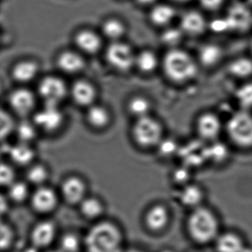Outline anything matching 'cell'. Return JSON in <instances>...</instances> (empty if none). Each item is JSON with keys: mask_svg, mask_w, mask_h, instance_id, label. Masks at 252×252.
Instances as JSON below:
<instances>
[{"mask_svg": "<svg viewBox=\"0 0 252 252\" xmlns=\"http://www.w3.org/2000/svg\"><path fill=\"white\" fill-rule=\"evenodd\" d=\"M184 229L191 243L203 247L213 245L223 227L218 211L205 203L188 211Z\"/></svg>", "mask_w": 252, "mask_h": 252, "instance_id": "obj_1", "label": "cell"}, {"mask_svg": "<svg viewBox=\"0 0 252 252\" xmlns=\"http://www.w3.org/2000/svg\"><path fill=\"white\" fill-rule=\"evenodd\" d=\"M83 239L86 252H124L127 247L125 228L107 217L91 223Z\"/></svg>", "mask_w": 252, "mask_h": 252, "instance_id": "obj_2", "label": "cell"}, {"mask_svg": "<svg viewBox=\"0 0 252 252\" xmlns=\"http://www.w3.org/2000/svg\"><path fill=\"white\" fill-rule=\"evenodd\" d=\"M70 83L60 73L42 74L34 88L41 104L61 106L69 100Z\"/></svg>", "mask_w": 252, "mask_h": 252, "instance_id": "obj_3", "label": "cell"}, {"mask_svg": "<svg viewBox=\"0 0 252 252\" xmlns=\"http://www.w3.org/2000/svg\"><path fill=\"white\" fill-rule=\"evenodd\" d=\"M163 70L168 79L176 83H183L195 77L197 65L188 53L173 48L163 57Z\"/></svg>", "mask_w": 252, "mask_h": 252, "instance_id": "obj_4", "label": "cell"}, {"mask_svg": "<svg viewBox=\"0 0 252 252\" xmlns=\"http://www.w3.org/2000/svg\"><path fill=\"white\" fill-rule=\"evenodd\" d=\"M6 101L7 108L17 119L32 118L40 103L34 89L21 85L8 92Z\"/></svg>", "mask_w": 252, "mask_h": 252, "instance_id": "obj_5", "label": "cell"}, {"mask_svg": "<svg viewBox=\"0 0 252 252\" xmlns=\"http://www.w3.org/2000/svg\"><path fill=\"white\" fill-rule=\"evenodd\" d=\"M41 135H58L67 122V116L61 106L40 104L31 118Z\"/></svg>", "mask_w": 252, "mask_h": 252, "instance_id": "obj_6", "label": "cell"}, {"mask_svg": "<svg viewBox=\"0 0 252 252\" xmlns=\"http://www.w3.org/2000/svg\"><path fill=\"white\" fill-rule=\"evenodd\" d=\"M226 130L236 147L252 150V113L249 110H241L233 114L227 123Z\"/></svg>", "mask_w": 252, "mask_h": 252, "instance_id": "obj_7", "label": "cell"}, {"mask_svg": "<svg viewBox=\"0 0 252 252\" xmlns=\"http://www.w3.org/2000/svg\"><path fill=\"white\" fill-rule=\"evenodd\" d=\"M163 134L160 122L150 116L137 119L132 129L134 143L142 150L157 148L163 140Z\"/></svg>", "mask_w": 252, "mask_h": 252, "instance_id": "obj_8", "label": "cell"}, {"mask_svg": "<svg viewBox=\"0 0 252 252\" xmlns=\"http://www.w3.org/2000/svg\"><path fill=\"white\" fill-rule=\"evenodd\" d=\"M172 222V212L164 202L156 201L147 206L141 217L144 230L152 235L166 232Z\"/></svg>", "mask_w": 252, "mask_h": 252, "instance_id": "obj_9", "label": "cell"}, {"mask_svg": "<svg viewBox=\"0 0 252 252\" xmlns=\"http://www.w3.org/2000/svg\"><path fill=\"white\" fill-rule=\"evenodd\" d=\"M54 65L57 72L63 76H72L73 78L82 76V73L88 67L87 57L71 48H64L60 50L54 57Z\"/></svg>", "mask_w": 252, "mask_h": 252, "instance_id": "obj_10", "label": "cell"}, {"mask_svg": "<svg viewBox=\"0 0 252 252\" xmlns=\"http://www.w3.org/2000/svg\"><path fill=\"white\" fill-rule=\"evenodd\" d=\"M57 189L62 202L67 206L76 207L90 194L88 181L77 173L65 175Z\"/></svg>", "mask_w": 252, "mask_h": 252, "instance_id": "obj_11", "label": "cell"}, {"mask_svg": "<svg viewBox=\"0 0 252 252\" xmlns=\"http://www.w3.org/2000/svg\"><path fill=\"white\" fill-rule=\"evenodd\" d=\"M61 202L58 189L47 184L32 190L29 203L35 214L48 218L57 212Z\"/></svg>", "mask_w": 252, "mask_h": 252, "instance_id": "obj_12", "label": "cell"}, {"mask_svg": "<svg viewBox=\"0 0 252 252\" xmlns=\"http://www.w3.org/2000/svg\"><path fill=\"white\" fill-rule=\"evenodd\" d=\"M9 75L16 85L30 86L42 76V64L33 57H23L11 64Z\"/></svg>", "mask_w": 252, "mask_h": 252, "instance_id": "obj_13", "label": "cell"}, {"mask_svg": "<svg viewBox=\"0 0 252 252\" xmlns=\"http://www.w3.org/2000/svg\"><path fill=\"white\" fill-rule=\"evenodd\" d=\"M59 229L57 222L48 218H43L33 224L29 232L30 245L38 251L51 249L58 240Z\"/></svg>", "mask_w": 252, "mask_h": 252, "instance_id": "obj_14", "label": "cell"}, {"mask_svg": "<svg viewBox=\"0 0 252 252\" xmlns=\"http://www.w3.org/2000/svg\"><path fill=\"white\" fill-rule=\"evenodd\" d=\"M98 97V88L88 78L79 76L70 82L69 100L76 107L85 110L97 103Z\"/></svg>", "mask_w": 252, "mask_h": 252, "instance_id": "obj_15", "label": "cell"}, {"mask_svg": "<svg viewBox=\"0 0 252 252\" xmlns=\"http://www.w3.org/2000/svg\"><path fill=\"white\" fill-rule=\"evenodd\" d=\"M71 41L72 47L88 57L101 52L104 38L99 31L94 30L88 26H81L73 32Z\"/></svg>", "mask_w": 252, "mask_h": 252, "instance_id": "obj_16", "label": "cell"}, {"mask_svg": "<svg viewBox=\"0 0 252 252\" xmlns=\"http://www.w3.org/2000/svg\"><path fill=\"white\" fill-rule=\"evenodd\" d=\"M106 63L116 71H129L135 65V55L128 44L122 41L112 42L104 51Z\"/></svg>", "mask_w": 252, "mask_h": 252, "instance_id": "obj_17", "label": "cell"}, {"mask_svg": "<svg viewBox=\"0 0 252 252\" xmlns=\"http://www.w3.org/2000/svg\"><path fill=\"white\" fill-rule=\"evenodd\" d=\"M212 246L215 252H250L243 234L234 228L222 229Z\"/></svg>", "mask_w": 252, "mask_h": 252, "instance_id": "obj_18", "label": "cell"}, {"mask_svg": "<svg viewBox=\"0 0 252 252\" xmlns=\"http://www.w3.org/2000/svg\"><path fill=\"white\" fill-rule=\"evenodd\" d=\"M207 191L202 184L191 181L178 189L177 200L183 207L191 210L206 203Z\"/></svg>", "mask_w": 252, "mask_h": 252, "instance_id": "obj_19", "label": "cell"}, {"mask_svg": "<svg viewBox=\"0 0 252 252\" xmlns=\"http://www.w3.org/2000/svg\"><path fill=\"white\" fill-rule=\"evenodd\" d=\"M81 218L94 223L106 218L107 205L100 196L89 194L77 206Z\"/></svg>", "mask_w": 252, "mask_h": 252, "instance_id": "obj_20", "label": "cell"}, {"mask_svg": "<svg viewBox=\"0 0 252 252\" xmlns=\"http://www.w3.org/2000/svg\"><path fill=\"white\" fill-rule=\"evenodd\" d=\"M229 30L237 33H246L252 28V12L243 4H235L225 17Z\"/></svg>", "mask_w": 252, "mask_h": 252, "instance_id": "obj_21", "label": "cell"}, {"mask_svg": "<svg viewBox=\"0 0 252 252\" xmlns=\"http://www.w3.org/2000/svg\"><path fill=\"white\" fill-rule=\"evenodd\" d=\"M9 161L15 166L27 168L36 161L37 152L34 144H26L16 141L7 151Z\"/></svg>", "mask_w": 252, "mask_h": 252, "instance_id": "obj_22", "label": "cell"}, {"mask_svg": "<svg viewBox=\"0 0 252 252\" xmlns=\"http://www.w3.org/2000/svg\"><path fill=\"white\" fill-rule=\"evenodd\" d=\"M84 119L90 129L101 131L108 127L111 123L112 116L107 107L97 102L85 109Z\"/></svg>", "mask_w": 252, "mask_h": 252, "instance_id": "obj_23", "label": "cell"}, {"mask_svg": "<svg viewBox=\"0 0 252 252\" xmlns=\"http://www.w3.org/2000/svg\"><path fill=\"white\" fill-rule=\"evenodd\" d=\"M197 130L200 138L207 141H214L219 136L221 122L219 118L212 113L200 115L197 120Z\"/></svg>", "mask_w": 252, "mask_h": 252, "instance_id": "obj_24", "label": "cell"}, {"mask_svg": "<svg viewBox=\"0 0 252 252\" xmlns=\"http://www.w3.org/2000/svg\"><path fill=\"white\" fill-rule=\"evenodd\" d=\"M26 169V181L31 187L36 188L48 184V181L51 179V171L46 163L36 160Z\"/></svg>", "mask_w": 252, "mask_h": 252, "instance_id": "obj_25", "label": "cell"}, {"mask_svg": "<svg viewBox=\"0 0 252 252\" xmlns=\"http://www.w3.org/2000/svg\"><path fill=\"white\" fill-rule=\"evenodd\" d=\"M13 135L19 142L34 144L41 133L32 119L29 118L17 119Z\"/></svg>", "mask_w": 252, "mask_h": 252, "instance_id": "obj_26", "label": "cell"}, {"mask_svg": "<svg viewBox=\"0 0 252 252\" xmlns=\"http://www.w3.org/2000/svg\"><path fill=\"white\" fill-rule=\"evenodd\" d=\"M207 25L206 20L197 11H188L181 17V30L183 33L191 36H197L203 33Z\"/></svg>", "mask_w": 252, "mask_h": 252, "instance_id": "obj_27", "label": "cell"}, {"mask_svg": "<svg viewBox=\"0 0 252 252\" xmlns=\"http://www.w3.org/2000/svg\"><path fill=\"white\" fill-rule=\"evenodd\" d=\"M99 32L103 38L109 39L110 42L120 41L126 33V26L120 19L108 17L103 20Z\"/></svg>", "mask_w": 252, "mask_h": 252, "instance_id": "obj_28", "label": "cell"}, {"mask_svg": "<svg viewBox=\"0 0 252 252\" xmlns=\"http://www.w3.org/2000/svg\"><path fill=\"white\" fill-rule=\"evenodd\" d=\"M6 195L13 204L21 205L29 203L32 189L27 181L16 180L6 189Z\"/></svg>", "mask_w": 252, "mask_h": 252, "instance_id": "obj_29", "label": "cell"}, {"mask_svg": "<svg viewBox=\"0 0 252 252\" xmlns=\"http://www.w3.org/2000/svg\"><path fill=\"white\" fill-rule=\"evenodd\" d=\"M59 250L62 252H80L84 249L83 236L76 231H68L59 235Z\"/></svg>", "mask_w": 252, "mask_h": 252, "instance_id": "obj_30", "label": "cell"}, {"mask_svg": "<svg viewBox=\"0 0 252 252\" xmlns=\"http://www.w3.org/2000/svg\"><path fill=\"white\" fill-rule=\"evenodd\" d=\"M175 11L167 4H156L150 12V19L153 24L160 27L168 26L173 20Z\"/></svg>", "mask_w": 252, "mask_h": 252, "instance_id": "obj_31", "label": "cell"}, {"mask_svg": "<svg viewBox=\"0 0 252 252\" xmlns=\"http://www.w3.org/2000/svg\"><path fill=\"white\" fill-rule=\"evenodd\" d=\"M17 120L7 107L0 106V143L14 135Z\"/></svg>", "mask_w": 252, "mask_h": 252, "instance_id": "obj_32", "label": "cell"}, {"mask_svg": "<svg viewBox=\"0 0 252 252\" xmlns=\"http://www.w3.org/2000/svg\"><path fill=\"white\" fill-rule=\"evenodd\" d=\"M222 57V50L215 44H206L199 51V60L206 67L215 66L220 61Z\"/></svg>", "mask_w": 252, "mask_h": 252, "instance_id": "obj_33", "label": "cell"}, {"mask_svg": "<svg viewBox=\"0 0 252 252\" xmlns=\"http://www.w3.org/2000/svg\"><path fill=\"white\" fill-rule=\"evenodd\" d=\"M135 65L144 73H151L158 65V60L155 53L150 50H144L135 56Z\"/></svg>", "mask_w": 252, "mask_h": 252, "instance_id": "obj_34", "label": "cell"}, {"mask_svg": "<svg viewBox=\"0 0 252 252\" xmlns=\"http://www.w3.org/2000/svg\"><path fill=\"white\" fill-rule=\"evenodd\" d=\"M16 240V231L14 227L5 218H0V252L9 250Z\"/></svg>", "mask_w": 252, "mask_h": 252, "instance_id": "obj_35", "label": "cell"}, {"mask_svg": "<svg viewBox=\"0 0 252 252\" xmlns=\"http://www.w3.org/2000/svg\"><path fill=\"white\" fill-rule=\"evenodd\" d=\"M229 71L232 76L240 79H248L252 76V59L240 57L231 62Z\"/></svg>", "mask_w": 252, "mask_h": 252, "instance_id": "obj_36", "label": "cell"}, {"mask_svg": "<svg viewBox=\"0 0 252 252\" xmlns=\"http://www.w3.org/2000/svg\"><path fill=\"white\" fill-rule=\"evenodd\" d=\"M127 107L132 116L140 119L150 116L149 113L151 110V104L145 97L135 96L129 100Z\"/></svg>", "mask_w": 252, "mask_h": 252, "instance_id": "obj_37", "label": "cell"}, {"mask_svg": "<svg viewBox=\"0 0 252 252\" xmlns=\"http://www.w3.org/2000/svg\"><path fill=\"white\" fill-rule=\"evenodd\" d=\"M16 180L15 166L10 161H0V188L6 189Z\"/></svg>", "mask_w": 252, "mask_h": 252, "instance_id": "obj_38", "label": "cell"}, {"mask_svg": "<svg viewBox=\"0 0 252 252\" xmlns=\"http://www.w3.org/2000/svg\"><path fill=\"white\" fill-rule=\"evenodd\" d=\"M236 98L242 110L252 109V82L242 85L236 93Z\"/></svg>", "mask_w": 252, "mask_h": 252, "instance_id": "obj_39", "label": "cell"}, {"mask_svg": "<svg viewBox=\"0 0 252 252\" xmlns=\"http://www.w3.org/2000/svg\"><path fill=\"white\" fill-rule=\"evenodd\" d=\"M183 32L176 29H169L162 34V42L169 46L178 45L182 39Z\"/></svg>", "mask_w": 252, "mask_h": 252, "instance_id": "obj_40", "label": "cell"}, {"mask_svg": "<svg viewBox=\"0 0 252 252\" xmlns=\"http://www.w3.org/2000/svg\"><path fill=\"white\" fill-rule=\"evenodd\" d=\"M210 28L214 32L216 33H223L230 31L225 18L213 20V22L211 23Z\"/></svg>", "mask_w": 252, "mask_h": 252, "instance_id": "obj_41", "label": "cell"}, {"mask_svg": "<svg viewBox=\"0 0 252 252\" xmlns=\"http://www.w3.org/2000/svg\"><path fill=\"white\" fill-rule=\"evenodd\" d=\"M199 3L207 11H216L221 8L224 0H198Z\"/></svg>", "mask_w": 252, "mask_h": 252, "instance_id": "obj_42", "label": "cell"}, {"mask_svg": "<svg viewBox=\"0 0 252 252\" xmlns=\"http://www.w3.org/2000/svg\"><path fill=\"white\" fill-rule=\"evenodd\" d=\"M11 203L6 194L0 192V218H5L11 209Z\"/></svg>", "mask_w": 252, "mask_h": 252, "instance_id": "obj_43", "label": "cell"}, {"mask_svg": "<svg viewBox=\"0 0 252 252\" xmlns=\"http://www.w3.org/2000/svg\"><path fill=\"white\" fill-rule=\"evenodd\" d=\"M175 147H176V146H175V144H174L172 141H169V140L163 141V139L157 148H158L159 150H160L162 154L169 155L172 154L173 152H175Z\"/></svg>", "mask_w": 252, "mask_h": 252, "instance_id": "obj_44", "label": "cell"}, {"mask_svg": "<svg viewBox=\"0 0 252 252\" xmlns=\"http://www.w3.org/2000/svg\"><path fill=\"white\" fill-rule=\"evenodd\" d=\"M135 1L138 5L148 6V5H156L158 0H135Z\"/></svg>", "mask_w": 252, "mask_h": 252, "instance_id": "obj_45", "label": "cell"}, {"mask_svg": "<svg viewBox=\"0 0 252 252\" xmlns=\"http://www.w3.org/2000/svg\"><path fill=\"white\" fill-rule=\"evenodd\" d=\"M146 252L143 251L142 249H138V248H126L125 252Z\"/></svg>", "mask_w": 252, "mask_h": 252, "instance_id": "obj_46", "label": "cell"}, {"mask_svg": "<svg viewBox=\"0 0 252 252\" xmlns=\"http://www.w3.org/2000/svg\"><path fill=\"white\" fill-rule=\"evenodd\" d=\"M43 252H61V251L59 250L58 249H47V250L43 251Z\"/></svg>", "mask_w": 252, "mask_h": 252, "instance_id": "obj_47", "label": "cell"}, {"mask_svg": "<svg viewBox=\"0 0 252 252\" xmlns=\"http://www.w3.org/2000/svg\"><path fill=\"white\" fill-rule=\"evenodd\" d=\"M173 2H178V3H185V2H189L191 0H172Z\"/></svg>", "mask_w": 252, "mask_h": 252, "instance_id": "obj_48", "label": "cell"}, {"mask_svg": "<svg viewBox=\"0 0 252 252\" xmlns=\"http://www.w3.org/2000/svg\"><path fill=\"white\" fill-rule=\"evenodd\" d=\"M250 49H251V53H252V41H251Z\"/></svg>", "mask_w": 252, "mask_h": 252, "instance_id": "obj_49", "label": "cell"}, {"mask_svg": "<svg viewBox=\"0 0 252 252\" xmlns=\"http://www.w3.org/2000/svg\"><path fill=\"white\" fill-rule=\"evenodd\" d=\"M1 41H2V35H1V33H0V44H1Z\"/></svg>", "mask_w": 252, "mask_h": 252, "instance_id": "obj_50", "label": "cell"}, {"mask_svg": "<svg viewBox=\"0 0 252 252\" xmlns=\"http://www.w3.org/2000/svg\"><path fill=\"white\" fill-rule=\"evenodd\" d=\"M248 2H249V3L252 4V0H248Z\"/></svg>", "mask_w": 252, "mask_h": 252, "instance_id": "obj_51", "label": "cell"}, {"mask_svg": "<svg viewBox=\"0 0 252 252\" xmlns=\"http://www.w3.org/2000/svg\"><path fill=\"white\" fill-rule=\"evenodd\" d=\"M195 252V251H190V252Z\"/></svg>", "mask_w": 252, "mask_h": 252, "instance_id": "obj_52", "label": "cell"}]
</instances>
